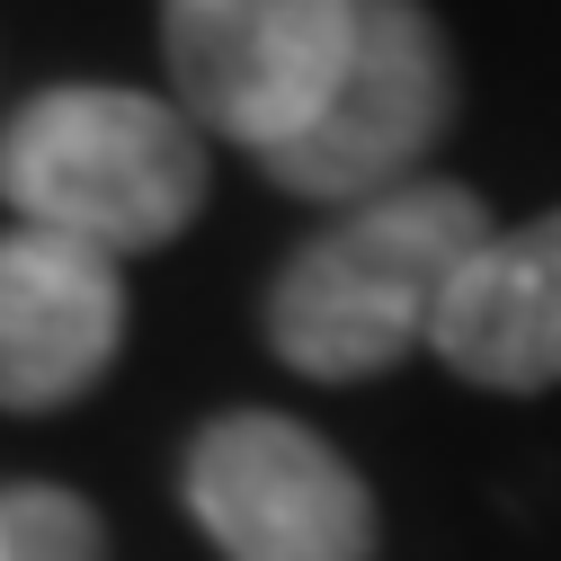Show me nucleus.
<instances>
[{"instance_id": "1", "label": "nucleus", "mask_w": 561, "mask_h": 561, "mask_svg": "<svg viewBox=\"0 0 561 561\" xmlns=\"http://www.w3.org/2000/svg\"><path fill=\"white\" fill-rule=\"evenodd\" d=\"M490 241L481 196L455 179H410L295 250L267 295V347L312 383H366L437 330L455 267Z\"/></svg>"}, {"instance_id": "2", "label": "nucleus", "mask_w": 561, "mask_h": 561, "mask_svg": "<svg viewBox=\"0 0 561 561\" xmlns=\"http://www.w3.org/2000/svg\"><path fill=\"white\" fill-rule=\"evenodd\" d=\"M0 205L99 259L170 250L205 215V134L152 90H36L0 125Z\"/></svg>"}, {"instance_id": "3", "label": "nucleus", "mask_w": 561, "mask_h": 561, "mask_svg": "<svg viewBox=\"0 0 561 561\" xmlns=\"http://www.w3.org/2000/svg\"><path fill=\"white\" fill-rule=\"evenodd\" d=\"M455 116V54L419 0H357V45L330 90V107L267 152V179L286 196L366 205L383 187H410V170L437 152Z\"/></svg>"}, {"instance_id": "4", "label": "nucleus", "mask_w": 561, "mask_h": 561, "mask_svg": "<svg viewBox=\"0 0 561 561\" xmlns=\"http://www.w3.org/2000/svg\"><path fill=\"white\" fill-rule=\"evenodd\" d=\"M187 517L215 535L224 561H366L375 500L366 481L286 410H224L196 428L179 463Z\"/></svg>"}, {"instance_id": "5", "label": "nucleus", "mask_w": 561, "mask_h": 561, "mask_svg": "<svg viewBox=\"0 0 561 561\" xmlns=\"http://www.w3.org/2000/svg\"><path fill=\"white\" fill-rule=\"evenodd\" d=\"M347 45H357V0H224L196 19H161L179 116L259 161L330 107Z\"/></svg>"}, {"instance_id": "6", "label": "nucleus", "mask_w": 561, "mask_h": 561, "mask_svg": "<svg viewBox=\"0 0 561 561\" xmlns=\"http://www.w3.org/2000/svg\"><path fill=\"white\" fill-rule=\"evenodd\" d=\"M125 347V267L10 224L0 232V410L81 401Z\"/></svg>"}, {"instance_id": "7", "label": "nucleus", "mask_w": 561, "mask_h": 561, "mask_svg": "<svg viewBox=\"0 0 561 561\" xmlns=\"http://www.w3.org/2000/svg\"><path fill=\"white\" fill-rule=\"evenodd\" d=\"M428 347L481 392L561 383V215L490 232L437 304Z\"/></svg>"}, {"instance_id": "8", "label": "nucleus", "mask_w": 561, "mask_h": 561, "mask_svg": "<svg viewBox=\"0 0 561 561\" xmlns=\"http://www.w3.org/2000/svg\"><path fill=\"white\" fill-rule=\"evenodd\" d=\"M0 561H107V526L81 490L19 481L0 490Z\"/></svg>"}, {"instance_id": "9", "label": "nucleus", "mask_w": 561, "mask_h": 561, "mask_svg": "<svg viewBox=\"0 0 561 561\" xmlns=\"http://www.w3.org/2000/svg\"><path fill=\"white\" fill-rule=\"evenodd\" d=\"M196 10H224V0H161V19H196Z\"/></svg>"}]
</instances>
